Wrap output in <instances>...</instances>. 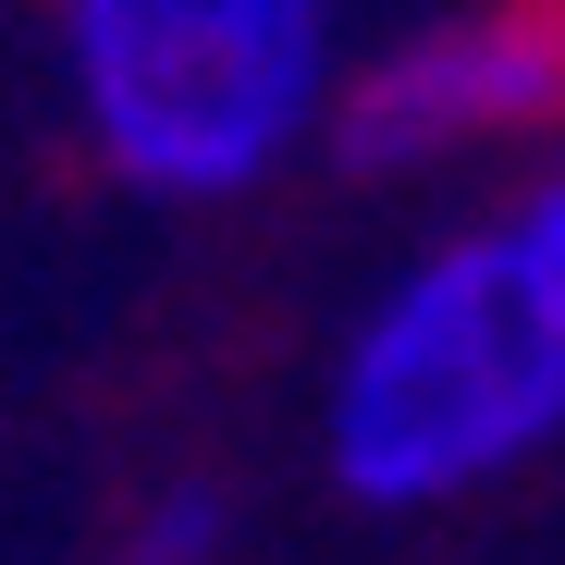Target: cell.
<instances>
[{
    "instance_id": "1",
    "label": "cell",
    "mask_w": 565,
    "mask_h": 565,
    "mask_svg": "<svg viewBox=\"0 0 565 565\" xmlns=\"http://www.w3.org/2000/svg\"><path fill=\"white\" fill-rule=\"evenodd\" d=\"M565 443V270L492 222L394 270L332 356L320 455L369 516H430Z\"/></svg>"
},
{
    "instance_id": "2",
    "label": "cell",
    "mask_w": 565,
    "mask_h": 565,
    "mask_svg": "<svg viewBox=\"0 0 565 565\" xmlns=\"http://www.w3.org/2000/svg\"><path fill=\"white\" fill-rule=\"evenodd\" d=\"M74 136L111 184L222 210L332 136L344 0H50Z\"/></svg>"
},
{
    "instance_id": "3",
    "label": "cell",
    "mask_w": 565,
    "mask_h": 565,
    "mask_svg": "<svg viewBox=\"0 0 565 565\" xmlns=\"http://www.w3.org/2000/svg\"><path fill=\"white\" fill-rule=\"evenodd\" d=\"M541 124H565V0H480V13L406 25L332 99V148L356 172H430Z\"/></svg>"
},
{
    "instance_id": "4",
    "label": "cell",
    "mask_w": 565,
    "mask_h": 565,
    "mask_svg": "<svg viewBox=\"0 0 565 565\" xmlns=\"http://www.w3.org/2000/svg\"><path fill=\"white\" fill-rule=\"evenodd\" d=\"M222 541H234L222 492H210V480H172V492H148V516L124 529V565H222Z\"/></svg>"
},
{
    "instance_id": "5",
    "label": "cell",
    "mask_w": 565,
    "mask_h": 565,
    "mask_svg": "<svg viewBox=\"0 0 565 565\" xmlns=\"http://www.w3.org/2000/svg\"><path fill=\"white\" fill-rule=\"evenodd\" d=\"M516 234H529V246H541V258L565 270V160H553V172L529 184V210H516Z\"/></svg>"
}]
</instances>
